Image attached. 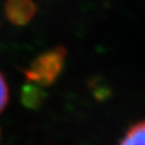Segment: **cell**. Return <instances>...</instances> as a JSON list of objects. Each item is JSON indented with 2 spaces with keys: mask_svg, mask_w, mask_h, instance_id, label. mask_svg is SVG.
<instances>
[{
  "mask_svg": "<svg viewBox=\"0 0 145 145\" xmlns=\"http://www.w3.org/2000/svg\"><path fill=\"white\" fill-rule=\"evenodd\" d=\"M9 101V89L7 81L4 77V74L0 72V113H1L5 107L7 106Z\"/></svg>",
  "mask_w": 145,
  "mask_h": 145,
  "instance_id": "obj_5",
  "label": "cell"
},
{
  "mask_svg": "<svg viewBox=\"0 0 145 145\" xmlns=\"http://www.w3.org/2000/svg\"><path fill=\"white\" fill-rule=\"evenodd\" d=\"M46 98V93L40 86L29 82L22 89V103L29 108H39Z\"/></svg>",
  "mask_w": 145,
  "mask_h": 145,
  "instance_id": "obj_3",
  "label": "cell"
},
{
  "mask_svg": "<svg viewBox=\"0 0 145 145\" xmlns=\"http://www.w3.org/2000/svg\"><path fill=\"white\" fill-rule=\"evenodd\" d=\"M65 56V47L58 46L52 50L40 54L27 69L22 71L29 82L35 84L40 87L52 86L57 80L63 70Z\"/></svg>",
  "mask_w": 145,
  "mask_h": 145,
  "instance_id": "obj_1",
  "label": "cell"
},
{
  "mask_svg": "<svg viewBox=\"0 0 145 145\" xmlns=\"http://www.w3.org/2000/svg\"><path fill=\"white\" fill-rule=\"evenodd\" d=\"M119 145H145V120L134 123L127 130Z\"/></svg>",
  "mask_w": 145,
  "mask_h": 145,
  "instance_id": "obj_4",
  "label": "cell"
},
{
  "mask_svg": "<svg viewBox=\"0 0 145 145\" xmlns=\"http://www.w3.org/2000/svg\"><path fill=\"white\" fill-rule=\"evenodd\" d=\"M5 15L14 25L22 26L27 24L37 13V6L32 0H6Z\"/></svg>",
  "mask_w": 145,
  "mask_h": 145,
  "instance_id": "obj_2",
  "label": "cell"
}]
</instances>
